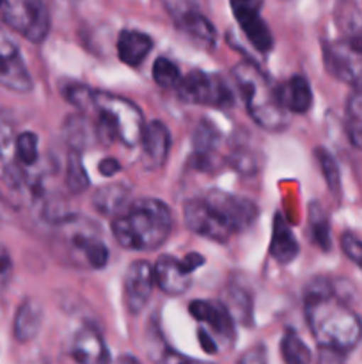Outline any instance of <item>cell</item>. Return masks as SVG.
Wrapping results in <instances>:
<instances>
[{"mask_svg": "<svg viewBox=\"0 0 362 364\" xmlns=\"http://www.w3.org/2000/svg\"><path fill=\"white\" fill-rule=\"evenodd\" d=\"M304 304L307 326L319 348L344 355L361 343V316L348 308L332 281H311L305 287Z\"/></svg>", "mask_w": 362, "mask_h": 364, "instance_id": "6da1fadb", "label": "cell"}, {"mask_svg": "<svg viewBox=\"0 0 362 364\" xmlns=\"http://www.w3.org/2000/svg\"><path fill=\"white\" fill-rule=\"evenodd\" d=\"M174 217L169 206L155 198H141L114 217L117 244L130 251H155L170 237Z\"/></svg>", "mask_w": 362, "mask_h": 364, "instance_id": "7a4b0ae2", "label": "cell"}, {"mask_svg": "<svg viewBox=\"0 0 362 364\" xmlns=\"http://www.w3.org/2000/svg\"><path fill=\"white\" fill-rule=\"evenodd\" d=\"M245 105L256 124L270 132H280L290 123V112L280 105L277 87L252 63H240L233 70Z\"/></svg>", "mask_w": 362, "mask_h": 364, "instance_id": "3957f363", "label": "cell"}, {"mask_svg": "<svg viewBox=\"0 0 362 364\" xmlns=\"http://www.w3.org/2000/svg\"><path fill=\"white\" fill-rule=\"evenodd\" d=\"M94 110L112 128L117 141L130 148L141 144L146 123L142 110L133 102L110 92H96Z\"/></svg>", "mask_w": 362, "mask_h": 364, "instance_id": "277c9868", "label": "cell"}, {"mask_svg": "<svg viewBox=\"0 0 362 364\" xmlns=\"http://www.w3.org/2000/svg\"><path fill=\"white\" fill-rule=\"evenodd\" d=\"M323 63L334 78L353 85L362 77V32L323 43Z\"/></svg>", "mask_w": 362, "mask_h": 364, "instance_id": "5b68a950", "label": "cell"}, {"mask_svg": "<svg viewBox=\"0 0 362 364\" xmlns=\"http://www.w3.org/2000/svg\"><path fill=\"white\" fill-rule=\"evenodd\" d=\"M176 95L181 102L195 105H209L216 109H229L233 105V92L222 77L201 70L181 77Z\"/></svg>", "mask_w": 362, "mask_h": 364, "instance_id": "8992f818", "label": "cell"}, {"mask_svg": "<svg viewBox=\"0 0 362 364\" xmlns=\"http://www.w3.org/2000/svg\"><path fill=\"white\" fill-rule=\"evenodd\" d=\"M2 18L13 31L31 43H43L50 32V13L45 0H14L2 11Z\"/></svg>", "mask_w": 362, "mask_h": 364, "instance_id": "52a82bcc", "label": "cell"}, {"mask_svg": "<svg viewBox=\"0 0 362 364\" xmlns=\"http://www.w3.org/2000/svg\"><path fill=\"white\" fill-rule=\"evenodd\" d=\"M204 199L212 205V208L219 213L220 219L227 224V228L233 233H241L247 228H251L258 217V208H256L254 203L247 198H241V196H234L215 188V191H209L204 196Z\"/></svg>", "mask_w": 362, "mask_h": 364, "instance_id": "ba28073f", "label": "cell"}, {"mask_svg": "<svg viewBox=\"0 0 362 364\" xmlns=\"http://www.w3.org/2000/svg\"><path fill=\"white\" fill-rule=\"evenodd\" d=\"M229 4L241 32L251 41V45L261 53L270 52L273 46V38L261 16L263 0H229Z\"/></svg>", "mask_w": 362, "mask_h": 364, "instance_id": "9c48e42d", "label": "cell"}, {"mask_svg": "<svg viewBox=\"0 0 362 364\" xmlns=\"http://www.w3.org/2000/svg\"><path fill=\"white\" fill-rule=\"evenodd\" d=\"M185 224L192 233L213 242H226L233 235L227 224L220 219L219 213L212 208L204 198L190 199L183 208Z\"/></svg>", "mask_w": 362, "mask_h": 364, "instance_id": "30bf717a", "label": "cell"}, {"mask_svg": "<svg viewBox=\"0 0 362 364\" xmlns=\"http://www.w3.org/2000/svg\"><path fill=\"white\" fill-rule=\"evenodd\" d=\"M0 85L21 95L32 89V77L25 66L20 48L2 28H0Z\"/></svg>", "mask_w": 362, "mask_h": 364, "instance_id": "8fae6325", "label": "cell"}, {"mask_svg": "<svg viewBox=\"0 0 362 364\" xmlns=\"http://www.w3.org/2000/svg\"><path fill=\"white\" fill-rule=\"evenodd\" d=\"M155 287L156 279L151 263L138 259V262H133L128 267L126 276H124L123 291L124 306H126L131 315H138L148 306Z\"/></svg>", "mask_w": 362, "mask_h": 364, "instance_id": "7c38bea8", "label": "cell"}, {"mask_svg": "<svg viewBox=\"0 0 362 364\" xmlns=\"http://www.w3.org/2000/svg\"><path fill=\"white\" fill-rule=\"evenodd\" d=\"M190 315L201 323H204L206 329L216 343L231 345L234 340V318L231 316L229 309L224 306V302H209V301H194L190 302Z\"/></svg>", "mask_w": 362, "mask_h": 364, "instance_id": "4fadbf2b", "label": "cell"}, {"mask_svg": "<svg viewBox=\"0 0 362 364\" xmlns=\"http://www.w3.org/2000/svg\"><path fill=\"white\" fill-rule=\"evenodd\" d=\"M142 160L149 169H160L169 159L170 132L162 121H151L144 127L141 139Z\"/></svg>", "mask_w": 362, "mask_h": 364, "instance_id": "5bb4252c", "label": "cell"}, {"mask_svg": "<svg viewBox=\"0 0 362 364\" xmlns=\"http://www.w3.org/2000/svg\"><path fill=\"white\" fill-rule=\"evenodd\" d=\"M155 270V279L156 287L167 295H176L185 294L192 284V274L181 267V262L174 256L162 255L153 265Z\"/></svg>", "mask_w": 362, "mask_h": 364, "instance_id": "9a60e30c", "label": "cell"}, {"mask_svg": "<svg viewBox=\"0 0 362 364\" xmlns=\"http://www.w3.org/2000/svg\"><path fill=\"white\" fill-rule=\"evenodd\" d=\"M71 354L78 363H105L109 361V352H106L105 341L96 327L85 326L75 336L71 345Z\"/></svg>", "mask_w": 362, "mask_h": 364, "instance_id": "2e32d148", "label": "cell"}, {"mask_svg": "<svg viewBox=\"0 0 362 364\" xmlns=\"http://www.w3.org/2000/svg\"><path fill=\"white\" fill-rule=\"evenodd\" d=\"M43 316H45L43 306L35 299H25L14 315L13 334L16 341L27 343L34 340L43 326Z\"/></svg>", "mask_w": 362, "mask_h": 364, "instance_id": "e0dca14e", "label": "cell"}, {"mask_svg": "<svg viewBox=\"0 0 362 364\" xmlns=\"http://www.w3.org/2000/svg\"><path fill=\"white\" fill-rule=\"evenodd\" d=\"M277 96H279L280 105L290 114H304L312 105L311 85L300 75L291 77L286 84L277 85Z\"/></svg>", "mask_w": 362, "mask_h": 364, "instance_id": "ac0fdd59", "label": "cell"}, {"mask_svg": "<svg viewBox=\"0 0 362 364\" xmlns=\"http://www.w3.org/2000/svg\"><path fill=\"white\" fill-rule=\"evenodd\" d=\"M153 48V39L148 34L126 28L117 39V55L126 66H141Z\"/></svg>", "mask_w": 362, "mask_h": 364, "instance_id": "d6986e66", "label": "cell"}, {"mask_svg": "<svg viewBox=\"0 0 362 364\" xmlns=\"http://www.w3.org/2000/svg\"><path fill=\"white\" fill-rule=\"evenodd\" d=\"M71 240H73L75 252L80 255L82 262L87 267L103 269L109 263V247L99 237L87 233V231H73Z\"/></svg>", "mask_w": 362, "mask_h": 364, "instance_id": "ffe728a7", "label": "cell"}, {"mask_svg": "<svg viewBox=\"0 0 362 364\" xmlns=\"http://www.w3.org/2000/svg\"><path fill=\"white\" fill-rule=\"evenodd\" d=\"M92 205L102 215L116 217L130 205V188L124 183H106L92 196Z\"/></svg>", "mask_w": 362, "mask_h": 364, "instance_id": "44dd1931", "label": "cell"}, {"mask_svg": "<svg viewBox=\"0 0 362 364\" xmlns=\"http://www.w3.org/2000/svg\"><path fill=\"white\" fill-rule=\"evenodd\" d=\"M62 137L67 146L77 151H84L85 148L98 141L94 123L82 114H73V116L66 117L62 127Z\"/></svg>", "mask_w": 362, "mask_h": 364, "instance_id": "7402d4cb", "label": "cell"}, {"mask_svg": "<svg viewBox=\"0 0 362 364\" xmlns=\"http://www.w3.org/2000/svg\"><path fill=\"white\" fill-rule=\"evenodd\" d=\"M270 252L273 258L279 263L286 265V263L293 262L298 255V242L291 233L290 226L283 217L277 215L275 223H273V233H272V244H270Z\"/></svg>", "mask_w": 362, "mask_h": 364, "instance_id": "603a6c76", "label": "cell"}, {"mask_svg": "<svg viewBox=\"0 0 362 364\" xmlns=\"http://www.w3.org/2000/svg\"><path fill=\"white\" fill-rule=\"evenodd\" d=\"M220 132L212 121L202 119L194 130V139H192V146H194V156L197 160L199 167L201 164L208 166L212 162V155L215 153L216 146L220 142Z\"/></svg>", "mask_w": 362, "mask_h": 364, "instance_id": "cb8c5ba5", "label": "cell"}, {"mask_svg": "<svg viewBox=\"0 0 362 364\" xmlns=\"http://www.w3.org/2000/svg\"><path fill=\"white\" fill-rule=\"evenodd\" d=\"M346 134L351 144L362 149V85H353L346 103Z\"/></svg>", "mask_w": 362, "mask_h": 364, "instance_id": "d4e9b609", "label": "cell"}, {"mask_svg": "<svg viewBox=\"0 0 362 364\" xmlns=\"http://www.w3.org/2000/svg\"><path fill=\"white\" fill-rule=\"evenodd\" d=\"M180 31H183L185 34L190 36L192 39H195L201 45L208 46V48H213L216 43V28L213 27L212 21L206 18L204 13H197L194 16L187 18L185 21L176 25Z\"/></svg>", "mask_w": 362, "mask_h": 364, "instance_id": "484cf974", "label": "cell"}, {"mask_svg": "<svg viewBox=\"0 0 362 364\" xmlns=\"http://www.w3.org/2000/svg\"><path fill=\"white\" fill-rule=\"evenodd\" d=\"M334 18L339 34H358L362 32V14L355 0H336Z\"/></svg>", "mask_w": 362, "mask_h": 364, "instance_id": "4316f807", "label": "cell"}, {"mask_svg": "<svg viewBox=\"0 0 362 364\" xmlns=\"http://www.w3.org/2000/svg\"><path fill=\"white\" fill-rule=\"evenodd\" d=\"M14 156H16V164L25 171V173H28V169L38 166L39 139L34 132H21V134L16 135Z\"/></svg>", "mask_w": 362, "mask_h": 364, "instance_id": "83f0119b", "label": "cell"}, {"mask_svg": "<svg viewBox=\"0 0 362 364\" xmlns=\"http://www.w3.org/2000/svg\"><path fill=\"white\" fill-rule=\"evenodd\" d=\"M66 187L71 194H82L89 188V174L82 162V151L71 149L66 162Z\"/></svg>", "mask_w": 362, "mask_h": 364, "instance_id": "f1b7e54d", "label": "cell"}, {"mask_svg": "<svg viewBox=\"0 0 362 364\" xmlns=\"http://www.w3.org/2000/svg\"><path fill=\"white\" fill-rule=\"evenodd\" d=\"M227 309H229L231 316L238 320L240 323L248 326L252 320V302L248 295L245 294L241 288H227L226 290V302H224Z\"/></svg>", "mask_w": 362, "mask_h": 364, "instance_id": "f546056e", "label": "cell"}, {"mask_svg": "<svg viewBox=\"0 0 362 364\" xmlns=\"http://www.w3.org/2000/svg\"><path fill=\"white\" fill-rule=\"evenodd\" d=\"M181 71L176 64L167 57H158L153 64V78L163 89H176L181 82Z\"/></svg>", "mask_w": 362, "mask_h": 364, "instance_id": "4dcf8cb0", "label": "cell"}, {"mask_svg": "<svg viewBox=\"0 0 362 364\" xmlns=\"http://www.w3.org/2000/svg\"><path fill=\"white\" fill-rule=\"evenodd\" d=\"M280 352H283L284 361L290 364H305L311 361V352L307 345L295 333H286V336L280 341Z\"/></svg>", "mask_w": 362, "mask_h": 364, "instance_id": "1f68e13d", "label": "cell"}, {"mask_svg": "<svg viewBox=\"0 0 362 364\" xmlns=\"http://www.w3.org/2000/svg\"><path fill=\"white\" fill-rule=\"evenodd\" d=\"M62 95L71 105H75L80 110L94 109V95L91 87L85 84H78V82H67L66 87L62 89Z\"/></svg>", "mask_w": 362, "mask_h": 364, "instance_id": "d6a6232c", "label": "cell"}, {"mask_svg": "<svg viewBox=\"0 0 362 364\" xmlns=\"http://www.w3.org/2000/svg\"><path fill=\"white\" fill-rule=\"evenodd\" d=\"M174 23H181L194 14L202 13V0H160Z\"/></svg>", "mask_w": 362, "mask_h": 364, "instance_id": "836d02e7", "label": "cell"}, {"mask_svg": "<svg viewBox=\"0 0 362 364\" xmlns=\"http://www.w3.org/2000/svg\"><path fill=\"white\" fill-rule=\"evenodd\" d=\"M316 159H318L319 169H322L323 178H325L327 185L332 192H339L341 187V178H339V167H337L336 160L330 155L327 149L318 148L316 149Z\"/></svg>", "mask_w": 362, "mask_h": 364, "instance_id": "e575fe53", "label": "cell"}, {"mask_svg": "<svg viewBox=\"0 0 362 364\" xmlns=\"http://www.w3.org/2000/svg\"><path fill=\"white\" fill-rule=\"evenodd\" d=\"M311 233L314 238L316 244L323 249V251H329L330 249V233H329V223H327L325 215H314L312 212L311 217Z\"/></svg>", "mask_w": 362, "mask_h": 364, "instance_id": "d590c367", "label": "cell"}, {"mask_svg": "<svg viewBox=\"0 0 362 364\" xmlns=\"http://www.w3.org/2000/svg\"><path fill=\"white\" fill-rule=\"evenodd\" d=\"M341 249L350 262H353L358 269H362V240L351 233H344L341 237Z\"/></svg>", "mask_w": 362, "mask_h": 364, "instance_id": "8d00e7d4", "label": "cell"}, {"mask_svg": "<svg viewBox=\"0 0 362 364\" xmlns=\"http://www.w3.org/2000/svg\"><path fill=\"white\" fill-rule=\"evenodd\" d=\"M231 162H233L234 169H238L240 173H245V174L256 173V169L259 167V162H256L254 155H252V153H245V151L234 153Z\"/></svg>", "mask_w": 362, "mask_h": 364, "instance_id": "74e56055", "label": "cell"}, {"mask_svg": "<svg viewBox=\"0 0 362 364\" xmlns=\"http://www.w3.org/2000/svg\"><path fill=\"white\" fill-rule=\"evenodd\" d=\"M13 276V258L4 245H0V291L9 284Z\"/></svg>", "mask_w": 362, "mask_h": 364, "instance_id": "f35d334b", "label": "cell"}, {"mask_svg": "<svg viewBox=\"0 0 362 364\" xmlns=\"http://www.w3.org/2000/svg\"><path fill=\"white\" fill-rule=\"evenodd\" d=\"M180 262L181 267H183L188 274H194L195 270L201 269V267L204 265V258H202L201 255H195V252H190V255H187L185 258H181Z\"/></svg>", "mask_w": 362, "mask_h": 364, "instance_id": "ab89813d", "label": "cell"}, {"mask_svg": "<svg viewBox=\"0 0 362 364\" xmlns=\"http://www.w3.org/2000/svg\"><path fill=\"white\" fill-rule=\"evenodd\" d=\"M98 171H99V174H102V176L112 178V176H116V174L121 171V164L117 162L116 159H103L102 162H99Z\"/></svg>", "mask_w": 362, "mask_h": 364, "instance_id": "60d3db41", "label": "cell"}, {"mask_svg": "<svg viewBox=\"0 0 362 364\" xmlns=\"http://www.w3.org/2000/svg\"><path fill=\"white\" fill-rule=\"evenodd\" d=\"M6 215V203L2 201V198H0V217Z\"/></svg>", "mask_w": 362, "mask_h": 364, "instance_id": "b9f144b4", "label": "cell"}, {"mask_svg": "<svg viewBox=\"0 0 362 364\" xmlns=\"http://www.w3.org/2000/svg\"><path fill=\"white\" fill-rule=\"evenodd\" d=\"M9 4V0H0V11L6 9V6Z\"/></svg>", "mask_w": 362, "mask_h": 364, "instance_id": "7bdbcfd3", "label": "cell"}]
</instances>
